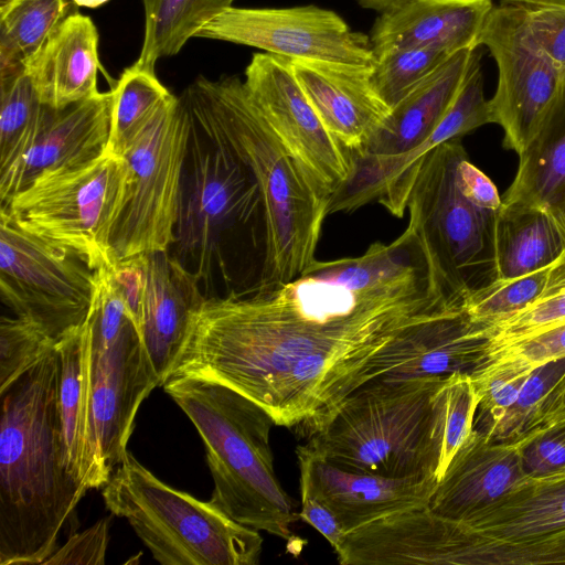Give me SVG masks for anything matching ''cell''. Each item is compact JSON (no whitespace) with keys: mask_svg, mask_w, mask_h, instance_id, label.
I'll list each match as a JSON object with an SVG mask.
<instances>
[{"mask_svg":"<svg viewBox=\"0 0 565 565\" xmlns=\"http://www.w3.org/2000/svg\"><path fill=\"white\" fill-rule=\"evenodd\" d=\"M456 309L428 265L354 287L315 260L287 284L206 297L169 377L225 385L306 436L372 380L397 337Z\"/></svg>","mask_w":565,"mask_h":565,"instance_id":"cell-1","label":"cell"},{"mask_svg":"<svg viewBox=\"0 0 565 565\" xmlns=\"http://www.w3.org/2000/svg\"><path fill=\"white\" fill-rule=\"evenodd\" d=\"M0 396V565L43 564L88 490L65 463L56 345Z\"/></svg>","mask_w":565,"mask_h":565,"instance_id":"cell-2","label":"cell"},{"mask_svg":"<svg viewBox=\"0 0 565 565\" xmlns=\"http://www.w3.org/2000/svg\"><path fill=\"white\" fill-rule=\"evenodd\" d=\"M183 99L203 136L234 154L258 184L266 244L252 291L296 279L316 260L329 198L274 131L239 77L198 78Z\"/></svg>","mask_w":565,"mask_h":565,"instance_id":"cell-3","label":"cell"},{"mask_svg":"<svg viewBox=\"0 0 565 565\" xmlns=\"http://www.w3.org/2000/svg\"><path fill=\"white\" fill-rule=\"evenodd\" d=\"M162 386L204 444L214 482L210 501L245 526L290 540L299 515L274 470L271 416L241 393L212 381L169 377Z\"/></svg>","mask_w":565,"mask_h":565,"instance_id":"cell-4","label":"cell"},{"mask_svg":"<svg viewBox=\"0 0 565 565\" xmlns=\"http://www.w3.org/2000/svg\"><path fill=\"white\" fill-rule=\"evenodd\" d=\"M446 379H373L309 431L305 446L344 468L439 481Z\"/></svg>","mask_w":565,"mask_h":565,"instance_id":"cell-5","label":"cell"},{"mask_svg":"<svg viewBox=\"0 0 565 565\" xmlns=\"http://www.w3.org/2000/svg\"><path fill=\"white\" fill-rule=\"evenodd\" d=\"M111 514L128 521L162 565H257L259 531L161 481L127 451L103 487Z\"/></svg>","mask_w":565,"mask_h":565,"instance_id":"cell-6","label":"cell"},{"mask_svg":"<svg viewBox=\"0 0 565 565\" xmlns=\"http://www.w3.org/2000/svg\"><path fill=\"white\" fill-rule=\"evenodd\" d=\"M127 178L125 158L105 153L39 174L0 210L21 230L75 255L90 269L111 267L109 241Z\"/></svg>","mask_w":565,"mask_h":565,"instance_id":"cell-7","label":"cell"},{"mask_svg":"<svg viewBox=\"0 0 565 565\" xmlns=\"http://www.w3.org/2000/svg\"><path fill=\"white\" fill-rule=\"evenodd\" d=\"M86 320L94 438L102 470L109 479L127 452L141 403L160 382L107 266L94 270Z\"/></svg>","mask_w":565,"mask_h":565,"instance_id":"cell-8","label":"cell"},{"mask_svg":"<svg viewBox=\"0 0 565 565\" xmlns=\"http://www.w3.org/2000/svg\"><path fill=\"white\" fill-rule=\"evenodd\" d=\"M242 232L266 244L258 184L248 168L227 149L205 137L202 141L193 122L173 256L200 281H207L215 266L225 273L226 241Z\"/></svg>","mask_w":565,"mask_h":565,"instance_id":"cell-9","label":"cell"},{"mask_svg":"<svg viewBox=\"0 0 565 565\" xmlns=\"http://www.w3.org/2000/svg\"><path fill=\"white\" fill-rule=\"evenodd\" d=\"M192 126L183 97L173 95L122 156L128 178L109 241L114 264L173 245Z\"/></svg>","mask_w":565,"mask_h":565,"instance_id":"cell-10","label":"cell"},{"mask_svg":"<svg viewBox=\"0 0 565 565\" xmlns=\"http://www.w3.org/2000/svg\"><path fill=\"white\" fill-rule=\"evenodd\" d=\"M460 138L428 151L417 169L407 206L408 226L418 237L430 270L452 299L479 286L477 277L491 264L490 235L495 213L469 202L455 179Z\"/></svg>","mask_w":565,"mask_h":565,"instance_id":"cell-11","label":"cell"},{"mask_svg":"<svg viewBox=\"0 0 565 565\" xmlns=\"http://www.w3.org/2000/svg\"><path fill=\"white\" fill-rule=\"evenodd\" d=\"M94 270L21 230L0 210V296L15 315L60 341L88 316Z\"/></svg>","mask_w":565,"mask_h":565,"instance_id":"cell-12","label":"cell"},{"mask_svg":"<svg viewBox=\"0 0 565 565\" xmlns=\"http://www.w3.org/2000/svg\"><path fill=\"white\" fill-rule=\"evenodd\" d=\"M498 68V84L489 99L491 124L504 132L503 143L518 156L536 136L564 78L533 41L518 4H494L479 36Z\"/></svg>","mask_w":565,"mask_h":565,"instance_id":"cell-13","label":"cell"},{"mask_svg":"<svg viewBox=\"0 0 565 565\" xmlns=\"http://www.w3.org/2000/svg\"><path fill=\"white\" fill-rule=\"evenodd\" d=\"M194 38L260 49L286 60L373 67L370 35L356 32L335 12L317 6L228 7L207 20Z\"/></svg>","mask_w":565,"mask_h":565,"instance_id":"cell-14","label":"cell"},{"mask_svg":"<svg viewBox=\"0 0 565 565\" xmlns=\"http://www.w3.org/2000/svg\"><path fill=\"white\" fill-rule=\"evenodd\" d=\"M244 83L274 131L330 200L349 179L351 157L315 110L288 60L254 54Z\"/></svg>","mask_w":565,"mask_h":565,"instance_id":"cell-15","label":"cell"},{"mask_svg":"<svg viewBox=\"0 0 565 565\" xmlns=\"http://www.w3.org/2000/svg\"><path fill=\"white\" fill-rule=\"evenodd\" d=\"M477 49L454 54L393 107L360 152L379 156L393 182L387 204L403 215L420 164L419 149L433 134L458 93Z\"/></svg>","mask_w":565,"mask_h":565,"instance_id":"cell-16","label":"cell"},{"mask_svg":"<svg viewBox=\"0 0 565 565\" xmlns=\"http://www.w3.org/2000/svg\"><path fill=\"white\" fill-rule=\"evenodd\" d=\"M300 484L335 514L344 532L429 504L437 478H390L335 465L297 447Z\"/></svg>","mask_w":565,"mask_h":565,"instance_id":"cell-17","label":"cell"},{"mask_svg":"<svg viewBox=\"0 0 565 565\" xmlns=\"http://www.w3.org/2000/svg\"><path fill=\"white\" fill-rule=\"evenodd\" d=\"M489 360L484 328L459 308L404 331L374 360L372 380L473 375Z\"/></svg>","mask_w":565,"mask_h":565,"instance_id":"cell-18","label":"cell"},{"mask_svg":"<svg viewBox=\"0 0 565 565\" xmlns=\"http://www.w3.org/2000/svg\"><path fill=\"white\" fill-rule=\"evenodd\" d=\"M114 92L55 110L49 107L43 127L31 149L0 173V205L39 174L86 163L105 154L111 121Z\"/></svg>","mask_w":565,"mask_h":565,"instance_id":"cell-19","label":"cell"},{"mask_svg":"<svg viewBox=\"0 0 565 565\" xmlns=\"http://www.w3.org/2000/svg\"><path fill=\"white\" fill-rule=\"evenodd\" d=\"M315 110L349 153L360 152L390 108L371 82L372 67L288 60Z\"/></svg>","mask_w":565,"mask_h":565,"instance_id":"cell-20","label":"cell"},{"mask_svg":"<svg viewBox=\"0 0 565 565\" xmlns=\"http://www.w3.org/2000/svg\"><path fill=\"white\" fill-rule=\"evenodd\" d=\"M529 477L520 441H493L473 429L448 465L429 501L437 514L465 521Z\"/></svg>","mask_w":565,"mask_h":565,"instance_id":"cell-21","label":"cell"},{"mask_svg":"<svg viewBox=\"0 0 565 565\" xmlns=\"http://www.w3.org/2000/svg\"><path fill=\"white\" fill-rule=\"evenodd\" d=\"M146 258L147 280L138 329L163 385L182 349L192 315L206 297L196 276L169 250L149 253Z\"/></svg>","mask_w":565,"mask_h":565,"instance_id":"cell-22","label":"cell"},{"mask_svg":"<svg viewBox=\"0 0 565 565\" xmlns=\"http://www.w3.org/2000/svg\"><path fill=\"white\" fill-rule=\"evenodd\" d=\"M492 0H405L381 12L370 40L375 56L409 46H438L452 53L479 46Z\"/></svg>","mask_w":565,"mask_h":565,"instance_id":"cell-23","label":"cell"},{"mask_svg":"<svg viewBox=\"0 0 565 565\" xmlns=\"http://www.w3.org/2000/svg\"><path fill=\"white\" fill-rule=\"evenodd\" d=\"M24 66L41 103L52 109L99 94L98 32L92 19L79 12L68 15Z\"/></svg>","mask_w":565,"mask_h":565,"instance_id":"cell-24","label":"cell"},{"mask_svg":"<svg viewBox=\"0 0 565 565\" xmlns=\"http://www.w3.org/2000/svg\"><path fill=\"white\" fill-rule=\"evenodd\" d=\"M56 352L57 412L67 470L88 490L103 488L108 479L93 430L87 320L56 343Z\"/></svg>","mask_w":565,"mask_h":565,"instance_id":"cell-25","label":"cell"},{"mask_svg":"<svg viewBox=\"0 0 565 565\" xmlns=\"http://www.w3.org/2000/svg\"><path fill=\"white\" fill-rule=\"evenodd\" d=\"M502 207L545 214L561 234L565 249V77L536 136L519 156Z\"/></svg>","mask_w":565,"mask_h":565,"instance_id":"cell-26","label":"cell"},{"mask_svg":"<svg viewBox=\"0 0 565 565\" xmlns=\"http://www.w3.org/2000/svg\"><path fill=\"white\" fill-rule=\"evenodd\" d=\"M471 533L498 539L542 535L565 529V470L526 477L514 489L465 521Z\"/></svg>","mask_w":565,"mask_h":565,"instance_id":"cell-27","label":"cell"},{"mask_svg":"<svg viewBox=\"0 0 565 565\" xmlns=\"http://www.w3.org/2000/svg\"><path fill=\"white\" fill-rule=\"evenodd\" d=\"M490 249L492 278H511L548 266L564 244L545 214L501 207L492 220Z\"/></svg>","mask_w":565,"mask_h":565,"instance_id":"cell-28","label":"cell"},{"mask_svg":"<svg viewBox=\"0 0 565 565\" xmlns=\"http://www.w3.org/2000/svg\"><path fill=\"white\" fill-rule=\"evenodd\" d=\"M565 412V356L535 366L515 403L488 433L493 441L527 437Z\"/></svg>","mask_w":565,"mask_h":565,"instance_id":"cell-29","label":"cell"},{"mask_svg":"<svg viewBox=\"0 0 565 565\" xmlns=\"http://www.w3.org/2000/svg\"><path fill=\"white\" fill-rule=\"evenodd\" d=\"M114 102L106 154L121 157L157 113L173 97L154 72L127 67L111 88Z\"/></svg>","mask_w":565,"mask_h":565,"instance_id":"cell-30","label":"cell"},{"mask_svg":"<svg viewBox=\"0 0 565 565\" xmlns=\"http://www.w3.org/2000/svg\"><path fill=\"white\" fill-rule=\"evenodd\" d=\"M454 565L565 564V529L542 535L498 539L478 535L458 521Z\"/></svg>","mask_w":565,"mask_h":565,"instance_id":"cell-31","label":"cell"},{"mask_svg":"<svg viewBox=\"0 0 565 565\" xmlns=\"http://www.w3.org/2000/svg\"><path fill=\"white\" fill-rule=\"evenodd\" d=\"M25 70L0 78V173L33 146L47 115Z\"/></svg>","mask_w":565,"mask_h":565,"instance_id":"cell-32","label":"cell"},{"mask_svg":"<svg viewBox=\"0 0 565 565\" xmlns=\"http://www.w3.org/2000/svg\"><path fill=\"white\" fill-rule=\"evenodd\" d=\"M145 35L138 66L154 72L156 62L178 54L207 21V0H142Z\"/></svg>","mask_w":565,"mask_h":565,"instance_id":"cell-33","label":"cell"},{"mask_svg":"<svg viewBox=\"0 0 565 565\" xmlns=\"http://www.w3.org/2000/svg\"><path fill=\"white\" fill-rule=\"evenodd\" d=\"M75 12L78 10L70 0H0V47L25 64Z\"/></svg>","mask_w":565,"mask_h":565,"instance_id":"cell-34","label":"cell"},{"mask_svg":"<svg viewBox=\"0 0 565 565\" xmlns=\"http://www.w3.org/2000/svg\"><path fill=\"white\" fill-rule=\"evenodd\" d=\"M454 54L438 46H409L376 56L371 70L372 85L392 109Z\"/></svg>","mask_w":565,"mask_h":565,"instance_id":"cell-35","label":"cell"},{"mask_svg":"<svg viewBox=\"0 0 565 565\" xmlns=\"http://www.w3.org/2000/svg\"><path fill=\"white\" fill-rule=\"evenodd\" d=\"M550 266L522 276L491 278L467 292L462 299V310L471 322L483 328L509 318L541 295Z\"/></svg>","mask_w":565,"mask_h":565,"instance_id":"cell-36","label":"cell"},{"mask_svg":"<svg viewBox=\"0 0 565 565\" xmlns=\"http://www.w3.org/2000/svg\"><path fill=\"white\" fill-rule=\"evenodd\" d=\"M565 321V249L551 264L541 295L524 309L486 328L490 351Z\"/></svg>","mask_w":565,"mask_h":565,"instance_id":"cell-37","label":"cell"},{"mask_svg":"<svg viewBox=\"0 0 565 565\" xmlns=\"http://www.w3.org/2000/svg\"><path fill=\"white\" fill-rule=\"evenodd\" d=\"M533 369L509 356H493L472 376L479 396L473 429L486 434L515 403Z\"/></svg>","mask_w":565,"mask_h":565,"instance_id":"cell-38","label":"cell"},{"mask_svg":"<svg viewBox=\"0 0 565 565\" xmlns=\"http://www.w3.org/2000/svg\"><path fill=\"white\" fill-rule=\"evenodd\" d=\"M481 52L478 50L458 93L441 120L418 151L422 158L447 141L491 124L489 99L484 97Z\"/></svg>","mask_w":565,"mask_h":565,"instance_id":"cell-39","label":"cell"},{"mask_svg":"<svg viewBox=\"0 0 565 565\" xmlns=\"http://www.w3.org/2000/svg\"><path fill=\"white\" fill-rule=\"evenodd\" d=\"M57 342L22 318L3 316L0 321V393L53 350Z\"/></svg>","mask_w":565,"mask_h":565,"instance_id":"cell-40","label":"cell"},{"mask_svg":"<svg viewBox=\"0 0 565 565\" xmlns=\"http://www.w3.org/2000/svg\"><path fill=\"white\" fill-rule=\"evenodd\" d=\"M478 403L479 396L471 375L456 373L447 376L440 415L444 473L457 450L473 430Z\"/></svg>","mask_w":565,"mask_h":565,"instance_id":"cell-41","label":"cell"},{"mask_svg":"<svg viewBox=\"0 0 565 565\" xmlns=\"http://www.w3.org/2000/svg\"><path fill=\"white\" fill-rule=\"evenodd\" d=\"M519 441L527 476L540 477L565 470V412Z\"/></svg>","mask_w":565,"mask_h":565,"instance_id":"cell-42","label":"cell"},{"mask_svg":"<svg viewBox=\"0 0 565 565\" xmlns=\"http://www.w3.org/2000/svg\"><path fill=\"white\" fill-rule=\"evenodd\" d=\"M522 7L533 41L564 78L565 7Z\"/></svg>","mask_w":565,"mask_h":565,"instance_id":"cell-43","label":"cell"},{"mask_svg":"<svg viewBox=\"0 0 565 565\" xmlns=\"http://www.w3.org/2000/svg\"><path fill=\"white\" fill-rule=\"evenodd\" d=\"M110 518H104L90 527L73 534L57 547L43 564L104 565L109 543Z\"/></svg>","mask_w":565,"mask_h":565,"instance_id":"cell-44","label":"cell"},{"mask_svg":"<svg viewBox=\"0 0 565 565\" xmlns=\"http://www.w3.org/2000/svg\"><path fill=\"white\" fill-rule=\"evenodd\" d=\"M509 356L531 369L565 356V321L534 335L514 341L490 351L493 356Z\"/></svg>","mask_w":565,"mask_h":565,"instance_id":"cell-45","label":"cell"},{"mask_svg":"<svg viewBox=\"0 0 565 565\" xmlns=\"http://www.w3.org/2000/svg\"><path fill=\"white\" fill-rule=\"evenodd\" d=\"M455 179L462 195L473 205L492 213L501 210L502 199L497 186L469 161L466 151L457 160Z\"/></svg>","mask_w":565,"mask_h":565,"instance_id":"cell-46","label":"cell"},{"mask_svg":"<svg viewBox=\"0 0 565 565\" xmlns=\"http://www.w3.org/2000/svg\"><path fill=\"white\" fill-rule=\"evenodd\" d=\"M301 509L299 520L317 530L337 553L345 536L342 525L335 514L319 500L305 484H300Z\"/></svg>","mask_w":565,"mask_h":565,"instance_id":"cell-47","label":"cell"},{"mask_svg":"<svg viewBox=\"0 0 565 565\" xmlns=\"http://www.w3.org/2000/svg\"><path fill=\"white\" fill-rule=\"evenodd\" d=\"M404 1L405 0H358L363 8L375 10L380 13L391 10Z\"/></svg>","mask_w":565,"mask_h":565,"instance_id":"cell-48","label":"cell"},{"mask_svg":"<svg viewBox=\"0 0 565 565\" xmlns=\"http://www.w3.org/2000/svg\"><path fill=\"white\" fill-rule=\"evenodd\" d=\"M235 0H207L206 4V13L207 20H210L213 15L221 12L222 10L232 7Z\"/></svg>","mask_w":565,"mask_h":565,"instance_id":"cell-49","label":"cell"},{"mask_svg":"<svg viewBox=\"0 0 565 565\" xmlns=\"http://www.w3.org/2000/svg\"><path fill=\"white\" fill-rule=\"evenodd\" d=\"M71 3L78 9L79 7L95 9L100 7L102 4L108 2L109 0H70Z\"/></svg>","mask_w":565,"mask_h":565,"instance_id":"cell-50","label":"cell"}]
</instances>
